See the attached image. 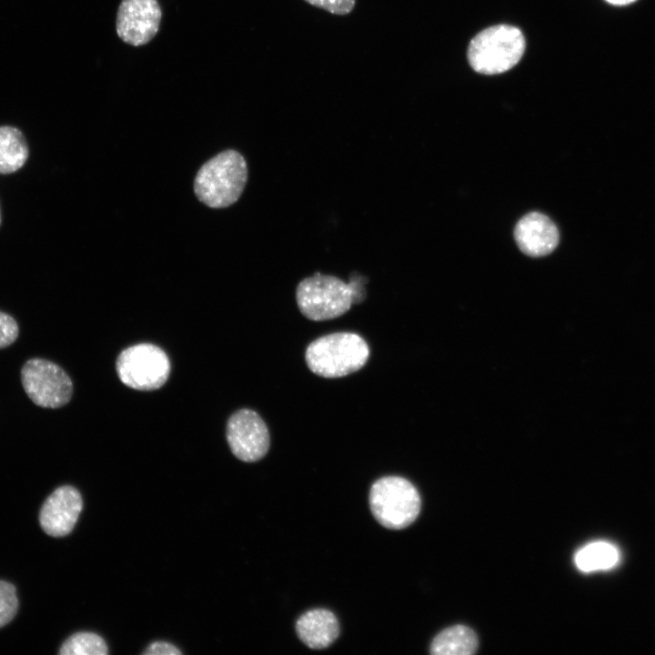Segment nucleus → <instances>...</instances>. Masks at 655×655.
I'll return each instance as SVG.
<instances>
[{"label": "nucleus", "instance_id": "nucleus-5", "mask_svg": "<svg viewBox=\"0 0 655 655\" xmlns=\"http://www.w3.org/2000/svg\"><path fill=\"white\" fill-rule=\"evenodd\" d=\"M369 505L379 524L390 529H401L417 519L421 500L411 482L401 477L388 476L371 486Z\"/></svg>", "mask_w": 655, "mask_h": 655}, {"label": "nucleus", "instance_id": "nucleus-7", "mask_svg": "<svg viewBox=\"0 0 655 655\" xmlns=\"http://www.w3.org/2000/svg\"><path fill=\"white\" fill-rule=\"evenodd\" d=\"M21 381L28 398L42 408H61L72 397L73 383L69 376L45 359L27 360L21 370Z\"/></svg>", "mask_w": 655, "mask_h": 655}, {"label": "nucleus", "instance_id": "nucleus-15", "mask_svg": "<svg viewBox=\"0 0 655 655\" xmlns=\"http://www.w3.org/2000/svg\"><path fill=\"white\" fill-rule=\"evenodd\" d=\"M577 568L583 572L605 570L615 567L620 551L607 541H594L581 548L574 558Z\"/></svg>", "mask_w": 655, "mask_h": 655}, {"label": "nucleus", "instance_id": "nucleus-12", "mask_svg": "<svg viewBox=\"0 0 655 655\" xmlns=\"http://www.w3.org/2000/svg\"><path fill=\"white\" fill-rule=\"evenodd\" d=\"M300 640L308 648L320 650L331 645L339 634L336 616L324 609L311 610L302 614L296 623Z\"/></svg>", "mask_w": 655, "mask_h": 655}, {"label": "nucleus", "instance_id": "nucleus-6", "mask_svg": "<svg viewBox=\"0 0 655 655\" xmlns=\"http://www.w3.org/2000/svg\"><path fill=\"white\" fill-rule=\"evenodd\" d=\"M120 380L142 391L161 388L170 373V362L163 349L150 343H140L124 349L116 359Z\"/></svg>", "mask_w": 655, "mask_h": 655}, {"label": "nucleus", "instance_id": "nucleus-2", "mask_svg": "<svg viewBox=\"0 0 655 655\" xmlns=\"http://www.w3.org/2000/svg\"><path fill=\"white\" fill-rule=\"evenodd\" d=\"M247 181L244 156L233 149L225 150L198 170L194 183L197 198L213 208H223L236 203Z\"/></svg>", "mask_w": 655, "mask_h": 655}, {"label": "nucleus", "instance_id": "nucleus-20", "mask_svg": "<svg viewBox=\"0 0 655 655\" xmlns=\"http://www.w3.org/2000/svg\"><path fill=\"white\" fill-rule=\"evenodd\" d=\"M181 653L178 648L166 641L152 642L143 652L146 655H179Z\"/></svg>", "mask_w": 655, "mask_h": 655}, {"label": "nucleus", "instance_id": "nucleus-11", "mask_svg": "<svg viewBox=\"0 0 655 655\" xmlns=\"http://www.w3.org/2000/svg\"><path fill=\"white\" fill-rule=\"evenodd\" d=\"M514 237L519 249L530 257L549 255L559 240L555 224L539 212L529 213L520 218L515 227Z\"/></svg>", "mask_w": 655, "mask_h": 655}, {"label": "nucleus", "instance_id": "nucleus-10", "mask_svg": "<svg viewBox=\"0 0 655 655\" xmlns=\"http://www.w3.org/2000/svg\"><path fill=\"white\" fill-rule=\"evenodd\" d=\"M82 508V497L76 488L59 487L47 497L40 509V526L52 537H64L74 529Z\"/></svg>", "mask_w": 655, "mask_h": 655}, {"label": "nucleus", "instance_id": "nucleus-22", "mask_svg": "<svg viewBox=\"0 0 655 655\" xmlns=\"http://www.w3.org/2000/svg\"><path fill=\"white\" fill-rule=\"evenodd\" d=\"M0 224H1V211H0Z\"/></svg>", "mask_w": 655, "mask_h": 655}, {"label": "nucleus", "instance_id": "nucleus-14", "mask_svg": "<svg viewBox=\"0 0 655 655\" xmlns=\"http://www.w3.org/2000/svg\"><path fill=\"white\" fill-rule=\"evenodd\" d=\"M478 648V638L469 627L456 625L438 634L431 645L434 655H470Z\"/></svg>", "mask_w": 655, "mask_h": 655}, {"label": "nucleus", "instance_id": "nucleus-13", "mask_svg": "<svg viewBox=\"0 0 655 655\" xmlns=\"http://www.w3.org/2000/svg\"><path fill=\"white\" fill-rule=\"evenodd\" d=\"M29 156V148L21 130L11 126H0V174L19 170Z\"/></svg>", "mask_w": 655, "mask_h": 655}, {"label": "nucleus", "instance_id": "nucleus-1", "mask_svg": "<svg viewBox=\"0 0 655 655\" xmlns=\"http://www.w3.org/2000/svg\"><path fill=\"white\" fill-rule=\"evenodd\" d=\"M363 291L358 279L346 283L338 277L317 272L298 283L296 299L303 316L323 321L340 317L353 303L362 301Z\"/></svg>", "mask_w": 655, "mask_h": 655}, {"label": "nucleus", "instance_id": "nucleus-18", "mask_svg": "<svg viewBox=\"0 0 655 655\" xmlns=\"http://www.w3.org/2000/svg\"><path fill=\"white\" fill-rule=\"evenodd\" d=\"M307 3L324 9L331 14L344 15L355 7L356 0H304Z\"/></svg>", "mask_w": 655, "mask_h": 655}, {"label": "nucleus", "instance_id": "nucleus-9", "mask_svg": "<svg viewBox=\"0 0 655 655\" xmlns=\"http://www.w3.org/2000/svg\"><path fill=\"white\" fill-rule=\"evenodd\" d=\"M161 17L157 0H122L116 14V34L126 44L144 45L157 34Z\"/></svg>", "mask_w": 655, "mask_h": 655}, {"label": "nucleus", "instance_id": "nucleus-16", "mask_svg": "<svg viewBox=\"0 0 655 655\" xmlns=\"http://www.w3.org/2000/svg\"><path fill=\"white\" fill-rule=\"evenodd\" d=\"M107 646L102 637L94 632H76L61 646L60 655H106Z\"/></svg>", "mask_w": 655, "mask_h": 655}, {"label": "nucleus", "instance_id": "nucleus-17", "mask_svg": "<svg viewBox=\"0 0 655 655\" xmlns=\"http://www.w3.org/2000/svg\"><path fill=\"white\" fill-rule=\"evenodd\" d=\"M18 610L15 587L5 580H0V628L9 623Z\"/></svg>", "mask_w": 655, "mask_h": 655}, {"label": "nucleus", "instance_id": "nucleus-21", "mask_svg": "<svg viewBox=\"0 0 655 655\" xmlns=\"http://www.w3.org/2000/svg\"><path fill=\"white\" fill-rule=\"evenodd\" d=\"M608 2L614 4V5H625L629 4L634 0H607Z\"/></svg>", "mask_w": 655, "mask_h": 655}, {"label": "nucleus", "instance_id": "nucleus-3", "mask_svg": "<svg viewBox=\"0 0 655 655\" xmlns=\"http://www.w3.org/2000/svg\"><path fill=\"white\" fill-rule=\"evenodd\" d=\"M369 357L366 340L352 332L322 336L307 348L305 359L308 368L323 378H340L364 367Z\"/></svg>", "mask_w": 655, "mask_h": 655}, {"label": "nucleus", "instance_id": "nucleus-8", "mask_svg": "<svg viewBox=\"0 0 655 655\" xmlns=\"http://www.w3.org/2000/svg\"><path fill=\"white\" fill-rule=\"evenodd\" d=\"M227 439L232 453L245 462L264 458L270 445L266 423L257 412L248 408H241L228 418Z\"/></svg>", "mask_w": 655, "mask_h": 655}, {"label": "nucleus", "instance_id": "nucleus-19", "mask_svg": "<svg viewBox=\"0 0 655 655\" xmlns=\"http://www.w3.org/2000/svg\"><path fill=\"white\" fill-rule=\"evenodd\" d=\"M18 336L15 320L6 313L0 311V348L11 345Z\"/></svg>", "mask_w": 655, "mask_h": 655}, {"label": "nucleus", "instance_id": "nucleus-4", "mask_svg": "<svg viewBox=\"0 0 655 655\" xmlns=\"http://www.w3.org/2000/svg\"><path fill=\"white\" fill-rule=\"evenodd\" d=\"M525 47V37L518 27L497 25L482 30L471 39L467 55L476 72L496 75L516 66Z\"/></svg>", "mask_w": 655, "mask_h": 655}]
</instances>
